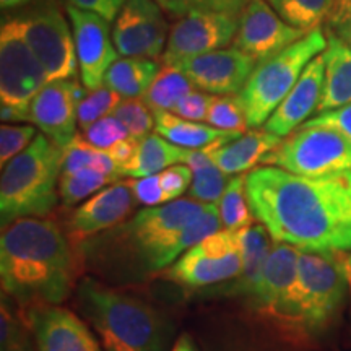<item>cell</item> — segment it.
I'll return each mask as SVG.
<instances>
[{"label": "cell", "mask_w": 351, "mask_h": 351, "mask_svg": "<svg viewBox=\"0 0 351 351\" xmlns=\"http://www.w3.org/2000/svg\"><path fill=\"white\" fill-rule=\"evenodd\" d=\"M21 36L41 62L49 82L70 80L77 75L73 34L64 13L54 5L16 16Z\"/></svg>", "instance_id": "8fae6325"}, {"label": "cell", "mask_w": 351, "mask_h": 351, "mask_svg": "<svg viewBox=\"0 0 351 351\" xmlns=\"http://www.w3.org/2000/svg\"><path fill=\"white\" fill-rule=\"evenodd\" d=\"M245 178H247V173L231 178L217 204L225 230H243V228L251 226L254 221V215L249 207L247 195H245Z\"/></svg>", "instance_id": "d6a6232c"}, {"label": "cell", "mask_w": 351, "mask_h": 351, "mask_svg": "<svg viewBox=\"0 0 351 351\" xmlns=\"http://www.w3.org/2000/svg\"><path fill=\"white\" fill-rule=\"evenodd\" d=\"M215 98H217V96L205 93V91L194 90L187 96H184V98L171 109V112H174L176 116L184 117V119L187 121H207L208 111L210 108H212Z\"/></svg>", "instance_id": "b9f144b4"}, {"label": "cell", "mask_w": 351, "mask_h": 351, "mask_svg": "<svg viewBox=\"0 0 351 351\" xmlns=\"http://www.w3.org/2000/svg\"><path fill=\"white\" fill-rule=\"evenodd\" d=\"M153 114L156 134L186 150H202L218 142H231L241 135L239 132L219 130L210 124L187 121L171 111H153Z\"/></svg>", "instance_id": "cb8c5ba5"}, {"label": "cell", "mask_w": 351, "mask_h": 351, "mask_svg": "<svg viewBox=\"0 0 351 351\" xmlns=\"http://www.w3.org/2000/svg\"><path fill=\"white\" fill-rule=\"evenodd\" d=\"M207 122L210 125L226 132L244 134L245 129H249L247 119H245L244 109L241 106L238 95L217 96L208 111Z\"/></svg>", "instance_id": "74e56055"}, {"label": "cell", "mask_w": 351, "mask_h": 351, "mask_svg": "<svg viewBox=\"0 0 351 351\" xmlns=\"http://www.w3.org/2000/svg\"><path fill=\"white\" fill-rule=\"evenodd\" d=\"M173 19H182L194 12H225L241 15L251 0H156Z\"/></svg>", "instance_id": "8d00e7d4"}, {"label": "cell", "mask_w": 351, "mask_h": 351, "mask_svg": "<svg viewBox=\"0 0 351 351\" xmlns=\"http://www.w3.org/2000/svg\"><path fill=\"white\" fill-rule=\"evenodd\" d=\"M67 15L72 23L82 83L88 90H95L104 85L106 72L119 56L109 33V21L72 3L67 5Z\"/></svg>", "instance_id": "2e32d148"}, {"label": "cell", "mask_w": 351, "mask_h": 351, "mask_svg": "<svg viewBox=\"0 0 351 351\" xmlns=\"http://www.w3.org/2000/svg\"><path fill=\"white\" fill-rule=\"evenodd\" d=\"M244 261L241 230L215 232L192 245L173 265L163 270L165 278L186 288H205L228 283L241 274Z\"/></svg>", "instance_id": "30bf717a"}, {"label": "cell", "mask_w": 351, "mask_h": 351, "mask_svg": "<svg viewBox=\"0 0 351 351\" xmlns=\"http://www.w3.org/2000/svg\"><path fill=\"white\" fill-rule=\"evenodd\" d=\"M348 288L341 252L300 249L296 283L298 326L311 332L327 327L340 313Z\"/></svg>", "instance_id": "52a82bcc"}, {"label": "cell", "mask_w": 351, "mask_h": 351, "mask_svg": "<svg viewBox=\"0 0 351 351\" xmlns=\"http://www.w3.org/2000/svg\"><path fill=\"white\" fill-rule=\"evenodd\" d=\"M327 34V47L322 52L326 62L322 98L317 112L351 104V47L330 32Z\"/></svg>", "instance_id": "603a6c76"}, {"label": "cell", "mask_w": 351, "mask_h": 351, "mask_svg": "<svg viewBox=\"0 0 351 351\" xmlns=\"http://www.w3.org/2000/svg\"><path fill=\"white\" fill-rule=\"evenodd\" d=\"M171 351H199V348H197L194 340L191 339L189 335H181L179 337V340L176 341L173 350Z\"/></svg>", "instance_id": "7dc6e473"}, {"label": "cell", "mask_w": 351, "mask_h": 351, "mask_svg": "<svg viewBox=\"0 0 351 351\" xmlns=\"http://www.w3.org/2000/svg\"><path fill=\"white\" fill-rule=\"evenodd\" d=\"M112 116L125 127L132 138L142 140L155 129V114L143 98H124Z\"/></svg>", "instance_id": "e575fe53"}, {"label": "cell", "mask_w": 351, "mask_h": 351, "mask_svg": "<svg viewBox=\"0 0 351 351\" xmlns=\"http://www.w3.org/2000/svg\"><path fill=\"white\" fill-rule=\"evenodd\" d=\"M223 230L217 204H200L194 199H178L158 207H147L99 239L82 244L96 265L122 267L132 274H156L178 261L192 245ZM122 270V275H124Z\"/></svg>", "instance_id": "7a4b0ae2"}, {"label": "cell", "mask_w": 351, "mask_h": 351, "mask_svg": "<svg viewBox=\"0 0 351 351\" xmlns=\"http://www.w3.org/2000/svg\"><path fill=\"white\" fill-rule=\"evenodd\" d=\"M257 60L238 47L207 52L173 65L182 70L197 88L215 96L238 95L256 69Z\"/></svg>", "instance_id": "ffe728a7"}, {"label": "cell", "mask_w": 351, "mask_h": 351, "mask_svg": "<svg viewBox=\"0 0 351 351\" xmlns=\"http://www.w3.org/2000/svg\"><path fill=\"white\" fill-rule=\"evenodd\" d=\"M29 2H34V0H0V5H2L3 10H7V8L21 7V5H25V3H29Z\"/></svg>", "instance_id": "c3c4849f"}, {"label": "cell", "mask_w": 351, "mask_h": 351, "mask_svg": "<svg viewBox=\"0 0 351 351\" xmlns=\"http://www.w3.org/2000/svg\"><path fill=\"white\" fill-rule=\"evenodd\" d=\"M49 83L34 52L21 36L15 19L0 29V101L2 121L28 122L29 104Z\"/></svg>", "instance_id": "9c48e42d"}, {"label": "cell", "mask_w": 351, "mask_h": 351, "mask_svg": "<svg viewBox=\"0 0 351 351\" xmlns=\"http://www.w3.org/2000/svg\"><path fill=\"white\" fill-rule=\"evenodd\" d=\"M189 150L168 142L158 134L142 138L135 148L134 156L121 166V176L132 179L148 178L174 165L186 163Z\"/></svg>", "instance_id": "484cf974"}, {"label": "cell", "mask_w": 351, "mask_h": 351, "mask_svg": "<svg viewBox=\"0 0 351 351\" xmlns=\"http://www.w3.org/2000/svg\"><path fill=\"white\" fill-rule=\"evenodd\" d=\"M158 60L147 57H122L117 59L104 77V85L121 98H143L160 73Z\"/></svg>", "instance_id": "4316f807"}, {"label": "cell", "mask_w": 351, "mask_h": 351, "mask_svg": "<svg viewBox=\"0 0 351 351\" xmlns=\"http://www.w3.org/2000/svg\"><path fill=\"white\" fill-rule=\"evenodd\" d=\"M78 261L72 243L49 218H21L2 228V293L20 307L60 304L72 293Z\"/></svg>", "instance_id": "3957f363"}, {"label": "cell", "mask_w": 351, "mask_h": 351, "mask_svg": "<svg viewBox=\"0 0 351 351\" xmlns=\"http://www.w3.org/2000/svg\"><path fill=\"white\" fill-rule=\"evenodd\" d=\"M184 165H187L194 173L189 197L200 204H218L231 179L213 163L208 148L189 150Z\"/></svg>", "instance_id": "83f0119b"}, {"label": "cell", "mask_w": 351, "mask_h": 351, "mask_svg": "<svg viewBox=\"0 0 351 351\" xmlns=\"http://www.w3.org/2000/svg\"><path fill=\"white\" fill-rule=\"evenodd\" d=\"M300 249L275 243L263 267L261 282L249 298L254 309L275 322L296 324V283Z\"/></svg>", "instance_id": "7c38bea8"}, {"label": "cell", "mask_w": 351, "mask_h": 351, "mask_svg": "<svg viewBox=\"0 0 351 351\" xmlns=\"http://www.w3.org/2000/svg\"><path fill=\"white\" fill-rule=\"evenodd\" d=\"M96 169L99 173L109 176L116 181L121 176V166L108 152L88 145L80 134L72 140L67 148H64L62 174H75L82 169Z\"/></svg>", "instance_id": "f546056e"}, {"label": "cell", "mask_w": 351, "mask_h": 351, "mask_svg": "<svg viewBox=\"0 0 351 351\" xmlns=\"http://www.w3.org/2000/svg\"><path fill=\"white\" fill-rule=\"evenodd\" d=\"M239 16L225 12H194L179 19L169 29L163 57L165 65L223 49L234 39Z\"/></svg>", "instance_id": "4fadbf2b"}, {"label": "cell", "mask_w": 351, "mask_h": 351, "mask_svg": "<svg viewBox=\"0 0 351 351\" xmlns=\"http://www.w3.org/2000/svg\"><path fill=\"white\" fill-rule=\"evenodd\" d=\"M85 95L75 78L49 82L29 104L28 122L60 148H67L77 137L78 104Z\"/></svg>", "instance_id": "e0dca14e"}, {"label": "cell", "mask_w": 351, "mask_h": 351, "mask_svg": "<svg viewBox=\"0 0 351 351\" xmlns=\"http://www.w3.org/2000/svg\"><path fill=\"white\" fill-rule=\"evenodd\" d=\"M135 205L130 181H114L73 208L65 223V234L72 245H82L127 221Z\"/></svg>", "instance_id": "9a60e30c"}, {"label": "cell", "mask_w": 351, "mask_h": 351, "mask_svg": "<svg viewBox=\"0 0 351 351\" xmlns=\"http://www.w3.org/2000/svg\"><path fill=\"white\" fill-rule=\"evenodd\" d=\"M293 28L309 33L320 28L330 15L335 0H265Z\"/></svg>", "instance_id": "4dcf8cb0"}, {"label": "cell", "mask_w": 351, "mask_h": 351, "mask_svg": "<svg viewBox=\"0 0 351 351\" xmlns=\"http://www.w3.org/2000/svg\"><path fill=\"white\" fill-rule=\"evenodd\" d=\"M64 148L44 134L2 168L0 221L2 228L21 218H46L56 208L62 176Z\"/></svg>", "instance_id": "5b68a950"}, {"label": "cell", "mask_w": 351, "mask_h": 351, "mask_svg": "<svg viewBox=\"0 0 351 351\" xmlns=\"http://www.w3.org/2000/svg\"><path fill=\"white\" fill-rule=\"evenodd\" d=\"M326 32H330L351 47V0H335L327 19Z\"/></svg>", "instance_id": "ee69618b"}, {"label": "cell", "mask_w": 351, "mask_h": 351, "mask_svg": "<svg viewBox=\"0 0 351 351\" xmlns=\"http://www.w3.org/2000/svg\"><path fill=\"white\" fill-rule=\"evenodd\" d=\"M324 78H326V62L320 54L311 60L293 90L285 96L280 106L275 109L263 129L278 137H288L304 124L307 117L317 112L322 98Z\"/></svg>", "instance_id": "44dd1931"}, {"label": "cell", "mask_w": 351, "mask_h": 351, "mask_svg": "<svg viewBox=\"0 0 351 351\" xmlns=\"http://www.w3.org/2000/svg\"><path fill=\"white\" fill-rule=\"evenodd\" d=\"M130 184L135 200H137L138 205H143V207H158V205L168 204L163 189H161L160 174L132 179Z\"/></svg>", "instance_id": "7bdbcfd3"}, {"label": "cell", "mask_w": 351, "mask_h": 351, "mask_svg": "<svg viewBox=\"0 0 351 351\" xmlns=\"http://www.w3.org/2000/svg\"><path fill=\"white\" fill-rule=\"evenodd\" d=\"M195 88L197 86L182 70L165 65L143 99L153 111H171L184 96L194 91Z\"/></svg>", "instance_id": "f1b7e54d"}, {"label": "cell", "mask_w": 351, "mask_h": 351, "mask_svg": "<svg viewBox=\"0 0 351 351\" xmlns=\"http://www.w3.org/2000/svg\"><path fill=\"white\" fill-rule=\"evenodd\" d=\"M245 195L275 243L351 252V174L306 178L257 166L245 178Z\"/></svg>", "instance_id": "6da1fadb"}, {"label": "cell", "mask_w": 351, "mask_h": 351, "mask_svg": "<svg viewBox=\"0 0 351 351\" xmlns=\"http://www.w3.org/2000/svg\"><path fill=\"white\" fill-rule=\"evenodd\" d=\"M302 125H326L340 130L351 142V104L315 114L313 119H307Z\"/></svg>", "instance_id": "f6af8a7d"}, {"label": "cell", "mask_w": 351, "mask_h": 351, "mask_svg": "<svg viewBox=\"0 0 351 351\" xmlns=\"http://www.w3.org/2000/svg\"><path fill=\"white\" fill-rule=\"evenodd\" d=\"M36 127L2 124L0 127V165L2 168L32 145L36 138Z\"/></svg>", "instance_id": "ab89813d"}, {"label": "cell", "mask_w": 351, "mask_h": 351, "mask_svg": "<svg viewBox=\"0 0 351 351\" xmlns=\"http://www.w3.org/2000/svg\"><path fill=\"white\" fill-rule=\"evenodd\" d=\"M121 101V96L106 85H101L95 90H88L85 98L78 104V127H80V130L88 129L103 117L111 116L114 109L119 106Z\"/></svg>", "instance_id": "d590c367"}, {"label": "cell", "mask_w": 351, "mask_h": 351, "mask_svg": "<svg viewBox=\"0 0 351 351\" xmlns=\"http://www.w3.org/2000/svg\"><path fill=\"white\" fill-rule=\"evenodd\" d=\"M345 265H346V275H348V283L351 288V252L345 258Z\"/></svg>", "instance_id": "681fc988"}, {"label": "cell", "mask_w": 351, "mask_h": 351, "mask_svg": "<svg viewBox=\"0 0 351 351\" xmlns=\"http://www.w3.org/2000/svg\"><path fill=\"white\" fill-rule=\"evenodd\" d=\"M80 135L88 145L104 152H109L112 147H116L117 143L122 142V140L130 138L125 127L122 125L112 114L111 116L103 117V119H99L98 122H95V124L88 127V129L82 130Z\"/></svg>", "instance_id": "f35d334b"}, {"label": "cell", "mask_w": 351, "mask_h": 351, "mask_svg": "<svg viewBox=\"0 0 351 351\" xmlns=\"http://www.w3.org/2000/svg\"><path fill=\"white\" fill-rule=\"evenodd\" d=\"M326 47V32L315 28L287 49L257 62L251 77L238 93L249 129L265 125L285 96L300 80L311 60L322 54Z\"/></svg>", "instance_id": "8992f818"}, {"label": "cell", "mask_w": 351, "mask_h": 351, "mask_svg": "<svg viewBox=\"0 0 351 351\" xmlns=\"http://www.w3.org/2000/svg\"><path fill=\"white\" fill-rule=\"evenodd\" d=\"M158 174H160L161 189H163L165 197L168 202L181 199V195L186 194L189 189H191L192 179H194L192 169L184 163L171 166V168H166Z\"/></svg>", "instance_id": "60d3db41"}, {"label": "cell", "mask_w": 351, "mask_h": 351, "mask_svg": "<svg viewBox=\"0 0 351 351\" xmlns=\"http://www.w3.org/2000/svg\"><path fill=\"white\" fill-rule=\"evenodd\" d=\"M262 166L306 178L351 174V142L333 127L301 125L283 138Z\"/></svg>", "instance_id": "ba28073f"}, {"label": "cell", "mask_w": 351, "mask_h": 351, "mask_svg": "<svg viewBox=\"0 0 351 351\" xmlns=\"http://www.w3.org/2000/svg\"><path fill=\"white\" fill-rule=\"evenodd\" d=\"M156 0H127L114 20L112 41L122 57H163L168 23Z\"/></svg>", "instance_id": "5bb4252c"}, {"label": "cell", "mask_w": 351, "mask_h": 351, "mask_svg": "<svg viewBox=\"0 0 351 351\" xmlns=\"http://www.w3.org/2000/svg\"><path fill=\"white\" fill-rule=\"evenodd\" d=\"M111 182L114 181L109 176L91 168L82 169L75 174H62L59 182L60 202L65 207H75Z\"/></svg>", "instance_id": "836d02e7"}, {"label": "cell", "mask_w": 351, "mask_h": 351, "mask_svg": "<svg viewBox=\"0 0 351 351\" xmlns=\"http://www.w3.org/2000/svg\"><path fill=\"white\" fill-rule=\"evenodd\" d=\"M2 293L0 302V351H38L36 340L21 307Z\"/></svg>", "instance_id": "1f68e13d"}, {"label": "cell", "mask_w": 351, "mask_h": 351, "mask_svg": "<svg viewBox=\"0 0 351 351\" xmlns=\"http://www.w3.org/2000/svg\"><path fill=\"white\" fill-rule=\"evenodd\" d=\"M306 34L288 25L265 0H251L241 13L232 46L261 62L287 49Z\"/></svg>", "instance_id": "ac0fdd59"}, {"label": "cell", "mask_w": 351, "mask_h": 351, "mask_svg": "<svg viewBox=\"0 0 351 351\" xmlns=\"http://www.w3.org/2000/svg\"><path fill=\"white\" fill-rule=\"evenodd\" d=\"M77 306L104 351H165L171 326L140 298L85 278L77 287Z\"/></svg>", "instance_id": "277c9868"}, {"label": "cell", "mask_w": 351, "mask_h": 351, "mask_svg": "<svg viewBox=\"0 0 351 351\" xmlns=\"http://www.w3.org/2000/svg\"><path fill=\"white\" fill-rule=\"evenodd\" d=\"M38 351H104L83 320L60 304L21 307Z\"/></svg>", "instance_id": "d6986e66"}, {"label": "cell", "mask_w": 351, "mask_h": 351, "mask_svg": "<svg viewBox=\"0 0 351 351\" xmlns=\"http://www.w3.org/2000/svg\"><path fill=\"white\" fill-rule=\"evenodd\" d=\"M241 239H243L244 251L243 269L234 280L228 282L226 293L228 295L251 298L258 282H261L263 267H265L271 245H274V239L262 223H257V225L252 223L251 226L243 228Z\"/></svg>", "instance_id": "d4e9b609"}, {"label": "cell", "mask_w": 351, "mask_h": 351, "mask_svg": "<svg viewBox=\"0 0 351 351\" xmlns=\"http://www.w3.org/2000/svg\"><path fill=\"white\" fill-rule=\"evenodd\" d=\"M125 2L127 0H70L72 5L82 8V10L93 12L108 21L116 20Z\"/></svg>", "instance_id": "bcb514c9"}, {"label": "cell", "mask_w": 351, "mask_h": 351, "mask_svg": "<svg viewBox=\"0 0 351 351\" xmlns=\"http://www.w3.org/2000/svg\"><path fill=\"white\" fill-rule=\"evenodd\" d=\"M282 142V137L270 134L265 129H252L231 142H218L207 148L213 163L223 173L238 176L249 173L252 168H257V165H262L263 160L276 150Z\"/></svg>", "instance_id": "7402d4cb"}]
</instances>
